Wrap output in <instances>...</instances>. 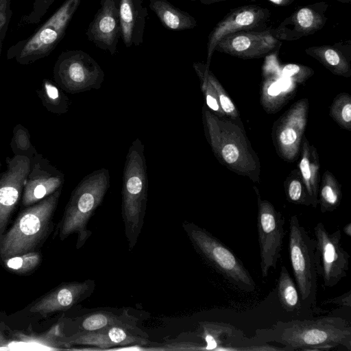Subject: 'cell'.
Here are the masks:
<instances>
[{
    "mask_svg": "<svg viewBox=\"0 0 351 351\" xmlns=\"http://www.w3.org/2000/svg\"><path fill=\"white\" fill-rule=\"evenodd\" d=\"M55 0H35L30 13L26 16L28 23H36L40 21Z\"/></svg>",
    "mask_w": 351,
    "mask_h": 351,
    "instance_id": "cell-33",
    "label": "cell"
},
{
    "mask_svg": "<svg viewBox=\"0 0 351 351\" xmlns=\"http://www.w3.org/2000/svg\"><path fill=\"white\" fill-rule=\"evenodd\" d=\"M270 10L259 5H245L231 9L210 32L207 43L209 66L215 47L227 35L241 31H264L269 29Z\"/></svg>",
    "mask_w": 351,
    "mask_h": 351,
    "instance_id": "cell-11",
    "label": "cell"
},
{
    "mask_svg": "<svg viewBox=\"0 0 351 351\" xmlns=\"http://www.w3.org/2000/svg\"><path fill=\"white\" fill-rule=\"evenodd\" d=\"M95 287V281L91 280L62 284L41 298L29 311L46 316L54 312L66 311L89 296Z\"/></svg>",
    "mask_w": 351,
    "mask_h": 351,
    "instance_id": "cell-18",
    "label": "cell"
},
{
    "mask_svg": "<svg viewBox=\"0 0 351 351\" xmlns=\"http://www.w3.org/2000/svg\"><path fill=\"white\" fill-rule=\"evenodd\" d=\"M328 7L322 1L298 8L273 28L274 36L280 41H293L315 34L324 27Z\"/></svg>",
    "mask_w": 351,
    "mask_h": 351,
    "instance_id": "cell-16",
    "label": "cell"
},
{
    "mask_svg": "<svg viewBox=\"0 0 351 351\" xmlns=\"http://www.w3.org/2000/svg\"><path fill=\"white\" fill-rule=\"evenodd\" d=\"M30 160L21 197L24 207L34 204L62 189L64 181V173L42 154L38 153Z\"/></svg>",
    "mask_w": 351,
    "mask_h": 351,
    "instance_id": "cell-15",
    "label": "cell"
},
{
    "mask_svg": "<svg viewBox=\"0 0 351 351\" xmlns=\"http://www.w3.org/2000/svg\"><path fill=\"white\" fill-rule=\"evenodd\" d=\"M278 6H288L291 4L294 0H267Z\"/></svg>",
    "mask_w": 351,
    "mask_h": 351,
    "instance_id": "cell-43",
    "label": "cell"
},
{
    "mask_svg": "<svg viewBox=\"0 0 351 351\" xmlns=\"http://www.w3.org/2000/svg\"><path fill=\"white\" fill-rule=\"evenodd\" d=\"M287 197L290 202L295 204H312L309 195L304 193L302 185L298 180H292L287 189Z\"/></svg>",
    "mask_w": 351,
    "mask_h": 351,
    "instance_id": "cell-32",
    "label": "cell"
},
{
    "mask_svg": "<svg viewBox=\"0 0 351 351\" xmlns=\"http://www.w3.org/2000/svg\"><path fill=\"white\" fill-rule=\"evenodd\" d=\"M1 167H2V165H1V162L0 161V173H1Z\"/></svg>",
    "mask_w": 351,
    "mask_h": 351,
    "instance_id": "cell-47",
    "label": "cell"
},
{
    "mask_svg": "<svg viewBox=\"0 0 351 351\" xmlns=\"http://www.w3.org/2000/svg\"><path fill=\"white\" fill-rule=\"evenodd\" d=\"M12 13L11 0H0V56Z\"/></svg>",
    "mask_w": 351,
    "mask_h": 351,
    "instance_id": "cell-31",
    "label": "cell"
},
{
    "mask_svg": "<svg viewBox=\"0 0 351 351\" xmlns=\"http://www.w3.org/2000/svg\"><path fill=\"white\" fill-rule=\"evenodd\" d=\"M40 262L38 252H29L5 259V265L18 274H25L34 269Z\"/></svg>",
    "mask_w": 351,
    "mask_h": 351,
    "instance_id": "cell-28",
    "label": "cell"
},
{
    "mask_svg": "<svg viewBox=\"0 0 351 351\" xmlns=\"http://www.w3.org/2000/svg\"><path fill=\"white\" fill-rule=\"evenodd\" d=\"M282 90L281 85L278 81H276L271 84L269 87L268 88L267 93L270 96H277L278 95Z\"/></svg>",
    "mask_w": 351,
    "mask_h": 351,
    "instance_id": "cell-42",
    "label": "cell"
},
{
    "mask_svg": "<svg viewBox=\"0 0 351 351\" xmlns=\"http://www.w3.org/2000/svg\"><path fill=\"white\" fill-rule=\"evenodd\" d=\"M350 298L351 291H348V292L339 296L328 299L327 300L324 301L323 304H336L341 306H347L350 308L351 306Z\"/></svg>",
    "mask_w": 351,
    "mask_h": 351,
    "instance_id": "cell-39",
    "label": "cell"
},
{
    "mask_svg": "<svg viewBox=\"0 0 351 351\" xmlns=\"http://www.w3.org/2000/svg\"><path fill=\"white\" fill-rule=\"evenodd\" d=\"M256 337L265 343H278L286 350H328L340 346L351 350V326L337 317L280 321L257 330Z\"/></svg>",
    "mask_w": 351,
    "mask_h": 351,
    "instance_id": "cell-1",
    "label": "cell"
},
{
    "mask_svg": "<svg viewBox=\"0 0 351 351\" xmlns=\"http://www.w3.org/2000/svg\"><path fill=\"white\" fill-rule=\"evenodd\" d=\"M298 137V132L294 128L287 126L280 132L279 140L282 145L290 146L296 142Z\"/></svg>",
    "mask_w": 351,
    "mask_h": 351,
    "instance_id": "cell-36",
    "label": "cell"
},
{
    "mask_svg": "<svg viewBox=\"0 0 351 351\" xmlns=\"http://www.w3.org/2000/svg\"><path fill=\"white\" fill-rule=\"evenodd\" d=\"M110 187L108 169L101 168L85 176L71 193L59 225V237L63 241L71 234L77 236L76 248H81L91 236L89 219L103 202Z\"/></svg>",
    "mask_w": 351,
    "mask_h": 351,
    "instance_id": "cell-3",
    "label": "cell"
},
{
    "mask_svg": "<svg viewBox=\"0 0 351 351\" xmlns=\"http://www.w3.org/2000/svg\"><path fill=\"white\" fill-rule=\"evenodd\" d=\"M344 233L348 237H351V223H348L343 228Z\"/></svg>",
    "mask_w": 351,
    "mask_h": 351,
    "instance_id": "cell-45",
    "label": "cell"
},
{
    "mask_svg": "<svg viewBox=\"0 0 351 351\" xmlns=\"http://www.w3.org/2000/svg\"><path fill=\"white\" fill-rule=\"evenodd\" d=\"M37 95L49 112L57 114L68 112L69 99L55 82L44 79L40 88L37 90Z\"/></svg>",
    "mask_w": 351,
    "mask_h": 351,
    "instance_id": "cell-25",
    "label": "cell"
},
{
    "mask_svg": "<svg viewBox=\"0 0 351 351\" xmlns=\"http://www.w3.org/2000/svg\"><path fill=\"white\" fill-rule=\"evenodd\" d=\"M183 228L196 252L230 284L237 289L252 292L256 283L237 254L208 231L193 223Z\"/></svg>",
    "mask_w": 351,
    "mask_h": 351,
    "instance_id": "cell-5",
    "label": "cell"
},
{
    "mask_svg": "<svg viewBox=\"0 0 351 351\" xmlns=\"http://www.w3.org/2000/svg\"><path fill=\"white\" fill-rule=\"evenodd\" d=\"M311 71L310 68L297 64H288L282 69V74L287 78L306 77Z\"/></svg>",
    "mask_w": 351,
    "mask_h": 351,
    "instance_id": "cell-34",
    "label": "cell"
},
{
    "mask_svg": "<svg viewBox=\"0 0 351 351\" xmlns=\"http://www.w3.org/2000/svg\"><path fill=\"white\" fill-rule=\"evenodd\" d=\"M191 1H198L203 4L210 5L214 3L221 2L227 0H191Z\"/></svg>",
    "mask_w": 351,
    "mask_h": 351,
    "instance_id": "cell-44",
    "label": "cell"
},
{
    "mask_svg": "<svg viewBox=\"0 0 351 351\" xmlns=\"http://www.w3.org/2000/svg\"><path fill=\"white\" fill-rule=\"evenodd\" d=\"M63 335L60 324H57L47 332L38 335L15 331L13 334L14 349L27 350V346L28 349H31V346H34V349H37L36 347L40 346L42 350H61L64 348L60 340Z\"/></svg>",
    "mask_w": 351,
    "mask_h": 351,
    "instance_id": "cell-23",
    "label": "cell"
},
{
    "mask_svg": "<svg viewBox=\"0 0 351 351\" xmlns=\"http://www.w3.org/2000/svg\"><path fill=\"white\" fill-rule=\"evenodd\" d=\"M158 349L165 350H205V345L193 342H177L171 344H167Z\"/></svg>",
    "mask_w": 351,
    "mask_h": 351,
    "instance_id": "cell-35",
    "label": "cell"
},
{
    "mask_svg": "<svg viewBox=\"0 0 351 351\" xmlns=\"http://www.w3.org/2000/svg\"><path fill=\"white\" fill-rule=\"evenodd\" d=\"M300 168L301 170L302 175L304 180H306V185L308 184L307 192L311 198V189L310 180L311 179V169L309 164V160L306 156H304L303 158L301 160Z\"/></svg>",
    "mask_w": 351,
    "mask_h": 351,
    "instance_id": "cell-38",
    "label": "cell"
},
{
    "mask_svg": "<svg viewBox=\"0 0 351 351\" xmlns=\"http://www.w3.org/2000/svg\"><path fill=\"white\" fill-rule=\"evenodd\" d=\"M340 201V191L335 185L328 183L323 185L319 201L322 213L335 210L339 206Z\"/></svg>",
    "mask_w": 351,
    "mask_h": 351,
    "instance_id": "cell-29",
    "label": "cell"
},
{
    "mask_svg": "<svg viewBox=\"0 0 351 351\" xmlns=\"http://www.w3.org/2000/svg\"><path fill=\"white\" fill-rule=\"evenodd\" d=\"M30 159L24 156L7 157L6 169L0 173V239L9 219L22 197Z\"/></svg>",
    "mask_w": 351,
    "mask_h": 351,
    "instance_id": "cell-13",
    "label": "cell"
},
{
    "mask_svg": "<svg viewBox=\"0 0 351 351\" xmlns=\"http://www.w3.org/2000/svg\"><path fill=\"white\" fill-rule=\"evenodd\" d=\"M340 3H350L351 0H336Z\"/></svg>",
    "mask_w": 351,
    "mask_h": 351,
    "instance_id": "cell-46",
    "label": "cell"
},
{
    "mask_svg": "<svg viewBox=\"0 0 351 351\" xmlns=\"http://www.w3.org/2000/svg\"><path fill=\"white\" fill-rule=\"evenodd\" d=\"M149 8L167 29L182 31L193 29L197 21L188 12L176 7L167 0H149Z\"/></svg>",
    "mask_w": 351,
    "mask_h": 351,
    "instance_id": "cell-21",
    "label": "cell"
},
{
    "mask_svg": "<svg viewBox=\"0 0 351 351\" xmlns=\"http://www.w3.org/2000/svg\"><path fill=\"white\" fill-rule=\"evenodd\" d=\"M10 147L14 155L24 156L30 160L38 153L31 143L28 130L21 123L12 130Z\"/></svg>",
    "mask_w": 351,
    "mask_h": 351,
    "instance_id": "cell-27",
    "label": "cell"
},
{
    "mask_svg": "<svg viewBox=\"0 0 351 351\" xmlns=\"http://www.w3.org/2000/svg\"><path fill=\"white\" fill-rule=\"evenodd\" d=\"M221 155L228 163L236 162L239 157V149L233 144H226L221 148Z\"/></svg>",
    "mask_w": 351,
    "mask_h": 351,
    "instance_id": "cell-37",
    "label": "cell"
},
{
    "mask_svg": "<svg viewBox=\"0 0 351 351\" xmlns=\"http://www.w3.org/2000/svg\"><path fill=\"white\" fill-rule=\"evenodd\" d=\"M86 35L98 48L113 56L121 38L119 0H101Z\"/></svg>",
    "mask_w": 351,
    "mask_h": 351,
    "instance_id": "cell-17",
    "label": "cell"
},
{
    "mask_svg": "<svg viewBox=\"0 0 351 351\" xmlns=\"http://www.w3.org/2000/svg\"><path fill=\"white\" fill-rule=\"evenodd\" d=\"M208 66H209L208 65L206 66V75L208 80L213 87L216 95L218 97L221 108L227 114H234L236 110L233 103L226 95L223 93L220 84L218 83L213 73L209 71Z\"/></svg>",
    "mask_w": 351,
    "mask_h": 351,
    "instance_id": "cell-30",
    "label": "cell"
},
{
    "mask_svg": "<svg viewBox=\"0 0 351 351\" xmlns=\"http://www.w3.org/2000/svg\"><path fill=\"white\" fill-rule=\"evenodd\" d=\"M305 52L335 73L344 75L350 74L351 55L350 40L310 47L305 49Z\"/></svg>",
    "mask_w": 351,
    "mask_h": 351,
    "instance_id": "cell-20",
    "label": "cell"
},
{
    "mask_svg": "<svg viewBox=\"0 0 351 351\" xmlns=\"http://www.w3.org/2000/svg\"><path fill=\"white\" fill-rule=\"evenodd\" d=\"M315 248V261L317 276L324 286L332 287L347 276L349 254L341 244L339 230L330 232L322 222L314 228Z\"/></svg>",
    "mask_w": 351,
    "mask_h": 351,
    "instance_id": "cell-9",
    "label": "cell"
},
{
    "mask_svg": "<svg viewBox=\"0 0 351 351\" xmlns=\"http://www.w3.org/2000/svg\"><path fill=\"white\" fill-rule=\"evenodd\" d=\"M14 350V341L7 338L0 326V350Z\"/></svg>",
    "mask_w": 351,
    "mask_h": 351,
    "instance_id": "cell-40",
    "label": "cell"
},
{
    "mask_svg": "<svg viewBox=\"0 0 351 351\" xmlns=\"http://www.w3.org/2000/svg\"><path fill=\"white\" fill-rule=\"evenodd\" d=\"M341 118L344 122L350 123L351 121V104L350 102L346 104L341 112Z\"/></svg>",
    "mask_w": 351,
    "mask_h": 351,
    "instance_id": "cell-41",
    "label": "cell"
},
{
    "mask_svg": "<svg viewBox=\"0 0 351 351\" xmlns=\"http://www.w3.org/2000/svg\"><path fill=\"white\" fill-rule=\"evenodd\" d=\"M64 348L72 346H86L99 349L130 345L145 346L147 335L137 326H113L92 331H77L60 339Z\"/></svg>",
    "mask_w": 351,
    "mask_h": 351,
    "instance_id": "cell-12",
    "label": "cell"
},
{
    "mask_svg": "<svg viewBox=\"0 0 351 351\" xmlns=\"http://www.w3.org/2000/svg\"><path fill=\"white\" fill-rule=\"evenodd\" d=\"M82 0H65L30 37L9 48L7 59L29 64L49 56L60 42Z\"/></svg>",
    "mask_w": 351,
    "mask_h": 351,
    "instance_id": "cell-6",
    "label": "cell"
},
{
    "mask_svg": "<svg viewBox=\"0 0 351 351\" xmlns=\"http://www.w3.org/2000/svg\"><path fill=\"white\" fill-rule=\"evenodd\" d=\"M315 241L300 224L296 215L291 217L289 226V255L301 302L315 307L317 274L315 261Z\"/></svg>",
    "mask_w": 351,
    "mask_h": 351,
    "instance_id": "cell-7",
    "label": "cell"
},
{
    "mask_svg": "<svg viewBox=\"0 0 351 351\" xmlns=\"http://www.w3.org/2000/svg\"><path fill=\"white\" fill-rule=\"evenodd\" d=\"M281 44L272 28L264 31H241L223 37L215 46V51L240 58H257L274 52Z\"/></svg>",
    "mask_w": 351,
    "mask_h": 351,
    "instance_id": "cell-14",
    "label": "cell"
},
{
    "mask_svg": "<svg viewBox=\"0 0 351 351\" xmlns=\"http://www.w3.org/2000/svg\"><path fill=\"white\" fill-rule=\"evenodd\" d=\"M113 326H136V319L125 310L119 313L97 311L81 318L78 331H92Z\"/></svg>",
    "mask_w": 351,
    "mask_h": 351,
    "instance_id": "cell-24",
    "label": "cell"
},
{
    "mask_svg": "<svg viewBox=\"0 0 351 351\" xmlns=\"http://www.w3.org/2000/svg\"><path fill=\"white\" fill-rule=\"evenodd\" d=\"M277 293L281 306L287 312H294L301 308V299L297 285L285 266L280 269Z\"/></svg>",
    "mask_w": 351,
    "mask_h": 351,
    "instance_id": "cell-26",
    "label": "cell"
},
{
    "mask_svg": "<svg viewBox=\"0 0 351 351\" xmlns=\"http://www.w3.org/2000/svg\"><path fill=\"white\" fill-rule=\"evenodd\" d=\"M53 73L56 84L72 94L99 89L104 80V72L97 62L80 49L62 52Z\"/></svg>",
    "mask_w": 351,
    "mask_h": 351,
    "instance_id": "cell-8",
    "label": "cell"
},
{
    "mask_svg": "<svg viewBox=\"0 0 351 351\" xmlns=\"http://www.w3.org/2000/svg\"><path fill=\"white\" fill-rule=\"evenodd\" d=\"M147 16L142 0H119L121 38L127 47L143 43Z\"/></svg>",
    "mask_w": 351,
    "mask_h": 351,
    "instance_id": "cell-19",
    "label": "cell"
},
{
    "mask_svg": "<svg viewBox=\"0 0 351 351\" xmlns=\"http://www.w3.org/2000/svg\"><path fill=\"white\" fill-rule=\"evenodd\" d=\"M62 189L27 206L0 239V256L6 259L32 252L47 233Z\"/></svg>",
    "mask_w": 351,
    "mask_h": 351,
    "instance_id": "cell-4",
    "label": "cell"
},
{
    "mask_svg": "<svg viewBox=\"0 0 351 351\" xmlns=\"http://www.w3.org/2000/svg\"><path fill=\"white\" fill-rule=\"evenodd\" d=\"M144 152L141 140L133 141L123 168L121 215L130 250L141 233L146 210L148 178Z\"/></svg>",
    "mask_w": 351,
    "mask_h": 351,
    "instance_id": "cell-2",
    "label": "cell"
},
{
    "mask_svg": "<svg viewBox=\"0 0 351 351\" xmlns=\"http://www.w3.org/2000/svg\"><path fill=\"white\" fill-rule=\"evenodd\" d=\"M199 336L206 342L205 350H223L236 341L241 339L242 332L233 326L224 323L204 322L199 323Z\"/></svg>",
    "mask_w": 351,
    "mask_h": 351,
    "instance_id": "cell-22",
    "label": "cell"
},
{
    "mask_svg": "<svg viewBox=\"0 0 351 351\" xmlns=\"http://www.w3.org/2000/svg\"><path fill=\"white\" fill-rule=\"evenodd\" d=\"M256 225L261 275L265 278L271 269H276L280 257L285 220L269 202L259 199Z\"/></svg>",
    "mask_w": 351,
    "mask_h": 351,
    "instance_id": "cell-10",
    "label": "cell"
}]
</instances>
